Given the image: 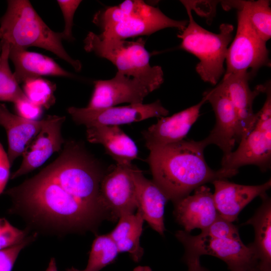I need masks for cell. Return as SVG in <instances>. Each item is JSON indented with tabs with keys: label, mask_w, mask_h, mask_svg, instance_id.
<instances>
[{
	"label": "cell",
	"mask_w": 271,
	"mask_h": 271,
	"mask_svg": "<svg viewBox=\"0 0 271 271\" xmlns=\"http://www.w3.org/2000/svg\"><path fill=\"white\" fill-rule=\"evenodd\" d=\"M46 271H57L55 258L52 257L51 258L48 267L46 269Z\"/></svg>",
	"instance_id": "36"
},
{
	"label": "cell",
	"mask_w": 271,
	"mask_h": 271,
	"mask_svg": "<svg viewBox=\"0 0 271 271\" xmlns=\"http://www.w3.org/2000/svg\"><path fill=\"white\" fill-rule=\"evenodd\" d=\"M250 77L245 74H224L221 83L226 89L234 107L238 120V143L252 127L256 119L253 110L255 98L263 93V85L253 91L249 86Z\"/></svg>",
	"instance_id": "18"
},
{
	"label": "cell",
	"mask_w": 271,
	"mask_h": 271,
	"mask_svg": "<svg viewBox=\"0 0 271 271\" xmlns=\"http://www.w3.org/2000/svg\"><path fill=\"white\" fill-rule=\"evenodd\" d=\"M247 271H259V269L257 267V266H254L253 267H252L250 268L249 269L247 270Z\"/></svg>",
	"instance_id": "38"
},
{
	"label": "cell",
	"mask_w": 271,
	"mask_h": 271,
	"mask_svg": "<svg viewBox=\"0 0 271 271\" xmlns=\"http://www.w3.org/2000/svg\"><path fill=\"white\" fill-rule=\"evenodd\" d=\"M28 229H20L6 219L0 218V249L21 243L28 236Z\"/></svg>",
	"instance_id": "29"
},
{
	"label": "cell",
	"mask_w": 271,
	"mask_h": 271,
	"mask_svg": "<svg viewBox=\"0 0 271 271\" xmlns=\"http://www.w3.org/2000/svg\"><path fill=\"white\" fill-rule=\"evenodd\" d=\"M68 112L73 121L86 127L98 125H117L129 124L152 117L167 116L169 111L160 100L148 104H132L98 109L70 107Z\"/></svg>",
	"instance_id": "10"
},
{
	"label": "cell",
	"mask_w": 271,
	"mask_h": 271,
	"mask_svg": "<svg viewBox=\"0 0 271 271\" xmlns=\"http://www.w3.org/2000/svg\"><path fill=\"white\" fill-rule=\"evenodd\" d=\"M93 23L99 27L100 36L125 40L130 37L150 35L159 30L176 28L182 32L188 21H178L165 15L158 7L143 1L126 0L118 6L98 11Z\"/></svg>",
	"instance_id": "4"
},
{
	"label": "cell",
	"mask_w": 271,
	"mask_h": 271,
	"mask_svg": "<svg viewBox=\"0 0 271 271\" xmlns=\"http://www.w3.org/2000/svg\"><path fill=\"white\" fill-rule=\"evenodd\" d=\"M151 92L139 80L117 72L110 79L94 81L93 91L86 107L98 109L122 103H143L145 98Z\"/></svg>",
	"instance_id": "13"
},
{
	"label": "cell",
	"mask_w": 271,
	"mask_h": 271,
	"mask_svg": "<svg viewBox=\"0 0 271 271\" xmlns=\"http://www.w3.org/2000/svg\"><path fill=\"white\" fill-rule=\"evenodd\" d=\"M17 115L30 120H40L43 114V107L28 98L21 99L14 103Z\"/></svg>",
	"instance_id": "33"
},
{
	"label": "cell",
	"mask_w": 271,
	"mask_h": 271,
	"mask_svg": "<svg viewBox=\"0 0 271 271\" xmlns=\"http://www.w3.org/2000/svg\"><path fill=\"white\" fill-rule=\"evenodd\" d=\"M87 140L102 145L116 164L130 165L138 158L134 141L117 125H94L86 127Z\"/></svg>",
	"instance_id": "20"
},
{
	"label": "cell",
	"mask_w": 271,
	"mask_h": 271,
	"mask_svg": "<svg viewBox=\"0 0 271 271\" xmlns=\"http://www.w3.org/2000/svg\"><path fill=\"white\" fill-rule=\"evenodd\" d=\"M57 2L60 8L64 19V29L61 32L63 38L64 40L73 41L74 40L72 33L73 18L74 14L82 1L58 0Z\"/></svg>",
	"instance_id": "32"
},
{
	"label": "cell",
	"mask_w": 271,
	"mask_h": 271,
	"mask_svg": "<svg viewBox=\"0 0 271 271\" xmlns=\"http://www.w3.org/2000/svg\"><path fill=\"white\" fill-rule=\"evenodd\" d=\"M201 234L215 238L241 239L237 228L219 216L207 228L201 230Z\"/></svg>",
	"instance_id": "30"
},
{
	"label": "cell",
	"mask_w": 271,
	"mask_h": 271,
	"mask_svg": "<svg viewBox=\"0 0 271 271\" xmlns=\"http://www.w3.org/2000/svg\"><path fill=\"white\" fill-rule=\"evenodd\" d=\"M194 191L193 195L173 203L175 219L188 233L195 228L206 229L219 216L210 189L203 185Z\"/></svg>",
	"instance_id": "16"
},
{
	"label": "cell",
	"mask_w": 271,
	"mask_h": 271,
	"mask_svg": "<svg viewBox=\"0 0 271 271\" xmlns=\"http://www.w3.org/2000/svg\"><path fill=\"white\" fill-rule=\"evenodd\" d=\"M133 165H116L106 172L100 185V195L109 220L134 213L138 209Z\"/></svg>",
	"instance_id": "11"
},
{
	"label": "cell",
	"mask_w": 271,
	"mask_h": 271,
	"mask_svg": "<svg viewBox=\"0 0 271 271\" xmlns=\"http://www.w3.org/2000/svg\"><path fill=\"white\" fill-rule=\"evenodd\" d=\"M0 101L15 103L28 98L9 66L10 44L0 42Z\"/></svg>",
	"instance_id": "25"
},
{
	"label": "cell",
	"mask_w": 271,
	"mask_h": 271,
	"mask_svg": "<svg viewBox=\"0 0 271 271\" xmlns=\"http://www.w3.org/2000/svg\"><path fill=\"white\" fill-rule=\"evenodd\" d=\"M263 93L266 95L265 101L256 113L254 123L239 143L235 151L221 160V169L238 171L245 165L257 166L262 172L270 169L271 165V90L270 83L263 85Z\"/></svg>",
	"instance_id": "7"
},
{
	"label": "cell",
	"mask_w": 271,
	"mask_h": 271,
	"mask_svg": "<svg viewBox=\"0 0 271 271\" xmlns=\"http://www.w3.org/2000/svg\"><path fill=\"white\" fill-rule=\"evenodd\" d=\"M11 166L8 154L0 143V194L3 192L10 178Z\"/></svg>",
	"instance_id": "34"
},
{
	"label": "cell",
	"mask_w": 271,
	"mask_h": 271,
	"mask_svg": "<svg viewBox=\"0 0 271 271\" xmlns=\"http://www.w3.org/2000/svg\"><path fill=\"white\" fill-rule=\"evenodd\" d=\"M133 271H149V270L144 268H136Z\"/></svg>",
	"instance_id": "39"
},
{
	"label": "cell",
	"mask_w": 271,
	"mask_h": 271,
	"mask_svg": "<svg viewBox=\"0 0 271 271\" xmlns=\"http://www.w3.org/2000/svg\"><path fill=\"white\" fill-rule=\"evenodd\" d=\"M238 10L236 33L227 49L224 74H245L251 78L261 67L270 66L268 50L252 27L242 1Z\"/></svg>",
	"instance_id": "8"
},
{
	"label": "cell",
	"mask_w": 271,
	"mask_h": 271,
	"mask_svg": "<svg viewBox=\"0 0 271 271\" xmlns=\"http://www.w3.org/2000/svg\"><path fill=\"white\" fill-rule=\"evenodd\" d=\"M181 2L186 8L189 21L184 30L177 35L181 40L180 48L198 58L196 71L201 79L216 85L225 73L224 63L233 38L234 27L223 23L220 26L219 33L211 32L195 22L190 2Z\"/></svg>",
	"instance_id": "6"
},
{
	"label": "cell",
	"mask_w": 271,
	"mask_h": 271,
	"mask_svg": "<svg viewBox=\"0 0 271 271\" xmlns=\"http://www.w3.org/2000/svg\"><path fill=\"white\" fill-rule=\"evenodd\" d=\"M45 122L30 120L11 112L3 103H0V125L7 132L8 141V155L11 165L22 156L25 149L37 135Z\"/></svg>",
	"instance_id": "22"
},
{
	"label": "cell",
	"mask_w": 271,
	"mask_h": 271,
	"mask_svg": "<svg viewBox=\"0 0 271 271\" xmlns=\"http://www.w3.org/2000/svg\"><path fill=\"white\" fill-rule=\"evenodd\" d=\"M206 102V97L203 95L197 104L170 116L159 118L156 123L142 132L147 148L149 150L184 140Z\"/></svg>",
	"instance_id": "15"
},
{
	"label": "cell",
	"mask_w": 271,
	"mask_h": 271,
	"mask_svg": "<svg viewBox=\"0 0 271 271\" xmlns=\"http://www.w3.org/2000/svg\"><path fill=\"white\" fill-rule=\"evenodd\" d=\"M207 101L211 104L216 117L215 124L204 139L206 145L217 146L225 157L232 152L238 143V125L237 115L227 92L220 82L212 89L205 91Z\"/></svg>",
	"instance_id": "12"
},
{
	"label": "cell",
	"mask_w": 271,
	"mask_h": 271,
	"mask_svg": "<svg viewBox=\"0 0 271 271\" xmlns=\"http://www.w3.org/2000/svg\"><path fill=\"white\" fill-rule=\"evenodd\" d=\"M183 260L188 266L187 271H209L201 265L200 257L183 256Z\"/></svg>",
	"instance_id": "35"
},
{
	"label": "cell",
	"mask_w": 271,
	"mask_h": 271,
	"mask_svg": "<svg viewBox=\"0 0 271 271\" xmlns=\"http://www.w3.org/2000/svg\"><path fill=\"white\" fill-rule=\"evenodd\" d=\"M106 172L82 144L69 141L54 161L5 192L13 202L9 213L50 231L94 232L109 219L100 195Z\"/></svg>",
	"instance_id": "1"
},
{
	"label": "cell",
	"mask_w": 271,
	"mask_h": 271,
	"mask_svg": "<svg viewBox=\"0 0 271 271\" xmlns=\"http://www.w3.org/2000/svg\"><path fill=\"white\" fill-rule=\"evenodd\" d=\"M213 194L215 207L221 218L233 222L239 213L252 200L266 193L271 187V180L258 185H244L231 182L227 179L213 181Z\"/></svg>",
	"instance_id": "17"
},
{
	"label": "cell",
	"mask_w": 271,
	"mask_h": 271,
	"mask_svg": "<svg viewBox=\"0 0 271 271\" xmlns=\"http://www.w3.org/2000/svg\"><path fill=\"white\" fill-rule=\"evenodd\" d=\"M55 84L41 77L29 79L24 82L23 91L27 97L34 103L46 109L55 103Z\"/></svg>",
	"instance_id": "28"
},
{
	"label": "cell",
	"mask_w": 271,
	"mask_h": 271,
	"mask_svg": "<svg viewBox=\"0 0 271 271\" xmlns=\"http://www.w3.org/2000/svg\"><path fill=\"white\" fill-rule=\"evenodd\" d=\"M83 42L86 52L109 60L116 67L117 72L139 80L151 92L164 82L162 68L150 65V54L142 38L136 41L108 39L89 32Z\"/></svg>",
	"instance_id": "5"
},
{
	"label": "cell",
	"mask_w": 271,
	"mask_h": 271,
	"mask_svg": "<svg viewBox=\"0 0 271 271\" xmlns=\"http://www.w3.org/2000/svg\"><path fill=\"white\" fill-rule=\"evenodd\" d=\"M119 251L109 234L98 235L94 240L87 266L83 271H99L112 263Z\"/></svg>",
	"instance_id": "26"
},
{
	"label": "cell",
	"mask_w": 271,
	"mask_h": 271,
	"mask_svg": "<svg viewBox=\"0 0 271 271\" xmlns=\"http://www.w3.org/2000/svg\"><path fill=\"white\" fill-rule=\"evenodd\" d=\"M0 19V42L26 49L37 47L50 51L70 64L77 71L81 62L71 58L64 49L62 33L51 30L27 0H9Z\"/></svg>",
	"instance_id": "3"
},
{
	"label": "cell",
	"mask_w": 271,
	"mask_h": 271,
	"mask_svg": "<svg viewBox=\"0 0 271 271\" xmlns=\"http://www.w3.org/2000/svg\"><path fill=\"white\" fill-rule=\"evenodd\" d=\"M203 140H182L149 150L147 159L153 181L173 203L190 195L197 188L238 171L213 170L204 156Z\"/></svg>",
	"instance_id": "2"
},
{
	"label": "cell",
	"mask_w": 271,
	"mask_h": 271,
	"mask_svg": "<svg viewBox=\"0 0 271 271\" xmlns=\"http://www.w3.org/2000/svg\"><path fill=\"white\" fill-rule=\"evenodd\" d=\"M66 271H83V270H79L76 268H74V267H72L70 268H68Z\"/></svg>",
	"instance_id": "37"
},
{
	"label": "cell",
	"mask_w": 271,
	"mask_h": 271,
	"mask_svg": "<svg viewBox=\"0 0 271 271\" xmlns=\"http://www.w3.org/2000/svg\"><path fill=\"white\" fill-rule=\"evenodd\" d=\"M175 236L184 246V256L212 255L224 261L230 271H247L257 265L253 249L241 239L215 238L201 233L192 235L182 230L177 231Z\"/></svg>",
	"instance_id": "9"
},
{
	"label": "cell",
	"mask_w": 271,
	"mask_h": 271,
	"mask_svg": "<svg viewBox=\"0 0 271 271\" xmlns=\"http://www.w3.org/2000/svg\"><path fill=\"white\" fill-rule=\"evenodd\" d=\"M260 206L244 225H251L254 241L249 244L256 256L259 271H271V200L266 193L260 196Z\"/></svg>",
	"instance_id": "23"
},
{
	"label": "cell",
	"mask_w": 271,
	"mask_h": 271,
	"mask_svg": "<svg viewBox=\"0 0 271 271\" xmlns=\"http://www.w3.org/2000/svg\"><path fill=\"white\" fill-rule=\"evenodd\" d=\"M9 59L15 66L14 75L19 84L41 76L75 77L52 58L38 53L28 51L25 49L10 45Z\"/></svg>",
	"instance_id": "21"
},
{
	"label": "cell",
	"mask_w": 271,
	"mask_h": 271,
	"mask_svg": "<svg viewBox=\"0 0 271 271\" xmlns=\"http://www.w3.org/2000/svg\"><path fill=\"white\" fill-rule=\"evenodd\" d=\"M65 116L48 115L37 135L25 149L19 168L11 175L14 179L40 167L55 152L59 151L64 143L61 127Z\"/></svg>",
	"instance_id": "14"
},
{
	"label": "cell",
	"mask_w": 271,
	"mask_h": 271,
	"mask_svg": "<svg viewBox=\"0 0 271 271\" xmlns=\"http://www.w3.org/2000/svg\"><path fill=\"white\" fill-rule=\"evenodd\" d=\"M37 235L35 233L20 243L0 249V271H12L21 251L34 241Z\"/></svg>",
	"instance_id": "31"
},
{
	"label": "cell",
	"mask_w": 271,
	"mask_h": 271,
	"mask_svg": "<svg viewBox=\"0 0 271 271\" xmlns=\"http://www.w3.org/2000/svg\"><path fill=\"white\" fill-rule=\"evenodd\" d=\"M267 0L242 1L250 23L259 37L266 42L271 37V9Z\"/></svg>",
	"instance_id": "27"
},
{
	"label": "cell",
	"mask_w": 271,
	"mask_h": 271,
	"mask_svg": "<svg viewBox=\"0 0 271 271\" xmlns=\"http://www.w3.org/2000/svg\"><path fill=\"white\" fill-rule=\"evenodd\" d=\"M132 174L137 189V210L153 229L163 235L166 230L165 207L168 198L153 180L146 178L134 165Z\"/></svg>",
	"instance_id": "19"
},
{
	"label": "cell",
	"mask_w": 271,
	"mask_h": 271,
	"mask_svg": "<svg viewBox=\"0 0 271 271\" xmlns=\"http://www.w3.org/2000/svg\"><path fill=\"white\" fill-rule=\"evenodd\" d=\"M144 221L141 213L137 210L119 217L117 225L109 233L119 252H127L134 262L140 261L144 254L140 238Z\"/></svg>",
	"instance_id": "24"
}]
</instances>
